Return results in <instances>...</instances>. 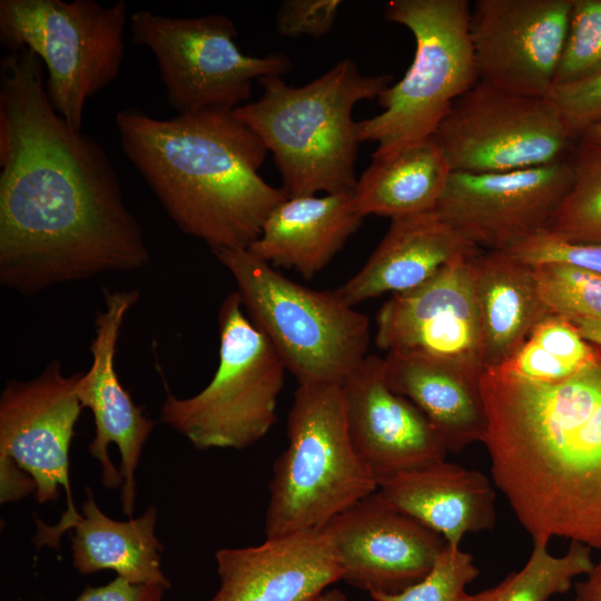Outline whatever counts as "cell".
Listing matches in <instances>:
<instances>
[{"mask_svg":"<svg viewBox=\"0 0 601 601\" xmlns=\"http://www.w3.org/2000/svg\"><path fill=\"white\" fill-rule=\"evenodd\" d=\"M473 257L455 259L418 287L392 295L375 316L376 346L387 353L440 359L482 376L485 366L470 265Z\"/></svg>","mask_w":601,"mask_h":601,"instance_id":"5bb4252c","label":"cell"},{"mask_svg":"<svg viewBox=\"0 0 601 601\" xmlns=\"http://www.w3.org/2000/svg\"><path fill=\"white\" fill-rule=\"evenodd\" d=\"M573 601H601V556L585 579L575 583Z\"/></svg>","mask_w":601,"mask_h":601,"instance_id":"8d00e7d4","label":"cell"},{"mask_svg":"<svg viewBox=\"0 0 601 601\" xmlns=\"http://www.w3.org/2000/svg\"><path fill=\"white\" fill-rule=\"evenodd\" d=\"M479 573L471 553L446 545L418 582L395 594L372 592L370 595L374 601H469L471 594L465 588Z\"/></svg>","mask_w":601,"mask_h":601,"instance_id":"4dcf8cb0","label":"cell"},{"mask_svg":"<svg viewBox=\"0 0 601 601\" xmlns=\"http://www.w3.org/2000/svg\"><path fill=\"white\" fill-rule=\"evenodd\" d=\"M243 307L298 385L341 384L367 356L370 321L335 290L287 278L243 248L211 249Z\"/></svg>","mask_w":601,"mask_h":601,"instance_id":"8992f818","label":"cell"},{"mask_svg":"<svg viewBox=\"0 0 601 601\" xmlns=\"http://www.w3.org/2000/svg\"><path fill=\"white\" fill-rule=\"evenodd\" d=\"M530 265L564 263L601 274V244L570 243L543 231L508 252Z\"/></svg>","mask_w":601,"mask_h":601,"instance_id":"d6a6232c","label":"cell"},{"mask_svg":"<svg viewBox=\"0 0 601 601\" xmlns=\"http://www.w3.org/2000/svg\"><path fill=\"white\" fill-rule=\"evenodd\" d=\"M600 71L601 0H572L566 39L553 86L574 82Z\"/></svg>","mask_w":601,"mask_h":601,"instance_id":"f546056e","label":"cell"},{"mask_svg":"<svg viewBox=\"0 0 601 601\" xmlns=\"http://www.w3.org/2000/svg\"><path fill=\"white\" fill-rule=\"evenodd\" d=\"M115 122L124 152L170 219L210 249H247L288 198L259 176L268 150L233 111L157 119L128 108Z\"/></svg>","mask_w":601,"mask_h":601,"instance_id":"3957f363","label":"cell"},{"mask_svg":"<svg viewBox=\"0 0 601 601\" xmlns=\"http://www.w3.org/2000/svg\"><path fill=\"white\" fill-rule=\"evenodd\" d=\"M162 585L132 584L119 577L104 585H87L72 601H161Z\"/></svg>","mask_w":601,"mask_h":601,"instance_id":"e575fe53","label":"cell"},{"mask_svg":"<svg viewBox=\"0 0 601 601\" xmlns=\"http://www.w3.org/2000/svg\"><path fill=\"white\" fill-rule=\"evenodd\" d=\"M219 588L209 601H314L342 580L322 530L266 538L255 546L216 552Z\"/></svg>","mask_w":601,"mask_h":601,"instance_id":"d6986e66","label":"cell"},{"mask_svg":"<svg viewBox=\"0 0 601 601\" xmlns=\"http://www.w3.org/2000/svg\"><path fill=\"white\" fill-rule=\"evenodd\" d=\"M341 391L353 447L377 481L446 459L449 452L423 412L386 384L383 358L367 355Z\"/></svg>","mask_w":601,"mask_h":601,"instance_id":"ac0fdd59","label":"cell"},{"mask_svg":"<svg viewBox=\"0 0 601 601\" xmlns=\"http://www.w3.org/2000/svg\"><path fill=\"white\" fill-rule=\"evenodd\" d=\"M480 387L493 483L521 526L601 551V347L559 383L487 368Z\"/></svg>","mask_w":601,"mask_h":601,"instance_id":"7a4b0ae2","label":"cell"},{"mask_svg":"<svg viewBox=\"0 0 601 601\" xmlns=\"http://www.w3.org/2000/svg\"><path fill=\"white\" fill-rule=\"evenodd\" d=\"M342 1L285 0L276 13V30L290 38H321L333 29Z\"/></svg>","mask_w":601,"mask_h":601,"instance_id":"836d02e7","label":"cell"},{"mask_svg":"<svg viewBox=\"0 0 601 601\" xmlns=\"http://www.w3.org/2000/svg\"><path fill=\"white\" fill-rule=\"evenodd\" d=\"M383 373L393 392L423 412L447 452L483 442L487 416L481 376L440 359L394 352L383 358Z\"/></svg>","mask_w":601,"mask_h":601,"instance_id":"603a6c76","label":"cell"},{"mask_svg":"<svg viewBox=\"0 0 601 601\" xmlns=\"http://www.w3.org/2000/svg\"><path fill=\"white\" fill-rule=\"evenodd\" d=\"M262 95L235 110L273 154L288 198L353 193L359 141L354 106L378 98L390 73L367 76L345 58L313 81L295 87L282 76L258 79Z\"/></svg>","mask_w":601,"mask_h":601,"instance_id":"277c9868","label":"cell"},{"mask_svg":"<svg viewBox=\"0 0 601 601\" xmlns=\"http://www.w3.org/2000/svg\"><path fill=\"white\" fill-rule=\"evenodd\" d=\"M139 300V292L105 289V308L95 317L90 344L91 365L80 373L76 392L82 407L90 410L95 437L89 453L101 467L106 489L121 486L122 511L131 516L136 500L135 472L154 422L125 390L115 368L116 346L128 311Z\"/></svg>","mask_w":601,"mask_h":601,"instance_id":"2e32d148","label":"cell"},{"mask_svg":"<svg viewBox=\"0 0 601 601\" xmlns=\"http://www.w3.org/2000/svg\"><path fill=\"white\" fill-rule=\"evenodd\" d=\"M467 0H391L387 21L415 39L411 66L378 98L383 111L357 122L359 141L385 155L433 137L457 98L477 81Z\"/></svg>","mask_w":601,"mask_h":601,"instance_id":"52a82bcc","label":"cell"},{"mask_svg":"<svg viewBox=\"0 0 601 601\" xmlns=\"http://www.w3.org/2000/svg\"><path fill=\"white\" fill-rule=\"evenodd\" d=\"M532 266L539 296L551 314L601 321V274L564 263Z\"/></svg>","mask_w":601,"mask_h":601,"instance_id":"f1b7e54d","label":"cell"},{"mask_svg":"<svg viewBox=\"0 0 601 601\" xmlns=\"http://www.w3.org/2000/svg\"><path fill=\"white\" fill-rule=\"evenodd\" d=\"M287 439L268 486L266 538L322 530L377 490L376 477L351 442L341 384L298 385Z\"/></svg>","mask_w":601,"mask_h":601,"instance_id":"5b68a950","label":"cell"},{"mask_svg":"<svg viewBox=\"0 0 601 601\" xmlns=\"http://www.w3.org/2000/svg\"><path fill=\"white\" fill-rule=\"evenodd\" d=\"M570 321L583 338L601 347V321L585 318H573Z\"/></svg>","mask_w":601,"mask_h":601,"instance_id":"74e56055","label":"cell"},{"mask_svg":"<svg viewBox=\"0 0 601 601\" xmlns=\"http://www.w3.org/2000/svg\"><path fill=\"white\" fill-rule=\"evenodd\" d=\"M471 273L480 314L485 370L509 361L549 314L533 266L508 252H479Z\"/></svg>","mask_w":601,"mask_h":601,"instance_id":"cb8c5ba5","label":"cell"},{"mask_svg":"<svg viewBox=\"0 0 601 601\" xmlns=\"http://www.w3.org/2000/svg\"><path fill=\"white\" fill-rule=\"evenodd\" d=\"M129 23L132 42L152 52L177 115L233 111L249 102L255 79L284 76L293 68L282 52L244 55L237 28L224 14L170 18L139 10Z\"/></svg>","mask_w":601,"mask_h":601,"instance_id":"30bf717a","label":"cell"},{"mask_svg":"<svg viewBox=\"0 0 601 601\" xmlns=\"http://www.w3.org/2000/svg\"><path fill=\"white\" fill-rule=\"evenodd\" d=\"M452 170L433 137L385 155L357 178L353 204L364 218L391 219L433 211Z\"/></svg>","mask_w":601,"mask_h":601,"instance_id":"484cf974","label":"cell"},{"mask_svg":"<svg viewBox=\"0 0 601 601\" xmlns=\"http://www.w3.org/2000/svg\"><path fill=\"white\" fill-rule=\"evenodd\" d=\"M353 193L286 198L268 215L247 248L272 266L293 268L304 278L323 270L363 221Z\"/></svg>","mask_w":601,"mask_h":601,"instance_id":"7402d4cb","label":"cell"},{"mask_svg":"<svg viewBox=\"0 0 601 601\" xmlns=\"http://www.w3.org/2000/svg\"><path fill=\"white\" fill-rule=\"evenodd\" d=\"M127 18L124 0H1L0 42L41 59L53 109L81 130L87 100L119 75Z\"/></svg>","mask_w":601,"mask_h":601,"instance_id":"9c48e42d","label":"cell"},{"mask_svg":"<svg viewBox=\"0 0 601 601\" xmlns=\"http://www.w3.org/2000/svg\"><path fill=\"white\" fill-rule=\"evenodd\" d=\"M314 601H346V598L338 590H329V591H324Z\"/></svg>","mask_w":601,"mask_h":601,"instance_id":"f35d334b","label":"cell"},{"mask_svg":"<svg viewBox=\"0 0 601 601\" xmlns=\"http://www.w3.org/2000/svg\"><path fill=\"white\" fill-rule=\"evenodd\" d=\"M43 67L27 48L0 63V284L26 296L150 259L105 149L53 109Z\"/></svg>","mask_w":601,"mask_h":601,"instance_id":"6da1fadb","label":"cell"},{"mask_svg":"<svg viewBox=\"0 0 601 601\" xmlns=\"http://www.w3.org/2000/svg\"><path fill=\"white\" fill-rule=\"evenodd\" d=\"M572 0H476L470 37L479 81L548 97L563 52Z\"/></svg>","mask_w":601,"mask_h":601,"instance_id":"9a60e30c","label":"cell"},{"mask_svg":"<svg viewBox=\"0 0 601 601\" xmlns=\"http://www.w3.org/2000/svg\"><path fill=\"white\" fill-rule=\"evenodd\" d=\"M325 533L342 580L370 593H398L433 568L445 540L388 504L377 490L336 515Z\"/></svg>","mask_w":601,"mask_h":601,"instance_id":"e0dca14e","label":"cell"},{"mask_svg":"<svg viewBox=\"0 0 601 601\" xmlns=\"http://www.w3.org/2000/svg\"><path fill=\"white\" fill-rule=\"evenodd\" d=\"M580 139L601 144V124L587 130Z\"/></svg>","mask_w":601,"mask_h":601,"instance_id":"ab89813d","label":"cell"},{"mask_svg":"<svg viewBox=\"0 0 601 601\" xmlns=\"http://www.w3.org/2000/svg\"><path fill=\"white\" fill-rule=\"evenodd\" d=\"M156 522L154 505L138 518L114 520L99 509L87 487L81 512L69 526L73 568L80 574L111 570L132 584L169 589L170 582L160 565L162 545L155 532Z\"/></svg>","mask_w":601,"mask_h":601,"instance_id":"d4e9b609","label":"cell"},{"mask_svg":"<svg viewBox=\"0 0 601 601\" xmlns=\"http://www.w3.org/2000/svg\"><path fill=\"white\" fill-rule=\"evenodd\" d=\"M377 492L400 512L460 548L467 533L492 530L495 491L485 474L444 461L377 481Z\"/></svg>","mask_w":601,"mask_h":601,"instance_id":"ffe728a7","label":"cell"},{"mask_svg":"<svg viewBox=\"0 0 601 601\" xmlns=\"http://www.w3.org/2000/svg\"><path fill=\"white\" fill-rule=\"evenodd\" d=\"M479 252L434 210L394 218L365 265L335 292L351 306L383 294L404 293L451 262Z\"/></svg>","mask_w":601,"mask_h":601,"instance_id":"44dd1931","label":"cell"},{"mask_svg":"<svg viewBox=\"0 0 601 601\" xmlns=\"http://www.w3.org/2000/svg\"><path fill=\"white\" fill-rule=\"evenodd\" d=\"M452 171L501 173L569 158L578 141L548 97L482 81L455 100L435 134Z\"/></svg>","mask_w":601,"mask_h":601,"instance_id":"8fae6325","label":"cell"},{"mask_svg":"<svg viewBox=\"0 0 601 601\" xmlns=\"http://www.w3.org/2000/svg\"><path fill=\"white\" fill-rule=\"evenodd\" d=\"M0 471L1 503L17 501L36 492L33 479L9 457L0 456Z\"/></svg>","mask_w":601,"mask_h":601,"instance_id":"d590c367","label":"cell"},{"mask_svg":"<svg viewBox=\"0 0 601 601\" xmlns=\"http://www.w3.org/2000/svg\"><path fill=\"white\" fill-rule=\"evenodd\" d=\"M570 161L572 184L546 231L570 243L601 244V144L579 139Z\"/></svg>","mask_w":601,"mask_h":601,"instance_id":"83f0119b","label":"cell"},{"mask_svg":"<svg viewBox=\"0 0 601 601\" xmlns=\"http://www.w3.org/2000/svg\"><path fill=\"white\" fill-rule=\"evenodd\" d=\"M548 98L571 135L579 140L587 130L601 124V71L574 82L553 86Z\"/></svg>","mask_w":601,"mask_h":601,"instance_id":"1f68e13d","label":"cell"},{"mask_svg":"<svg viewBox=\"0 0 601 601\" xmlns=\"http://www.w3.org/2000/svg\"><path fill=\"white\" fill-rule=\"evenodd\" d=\"M218 329L219 363L211 381L187 398L173 395L166 386L160 420L198 450H243L276 423L287 370L246 314L236 290L219 306Z\"/></svg>","mask_w":601,"mask_h":601,"instance_id":"ba28073f","label":"cell"},{"mask_svg":"<svg viewBox=\"0 0 601 601\" xmlns=\"http://www.w3.org/2000/svg\"><path fill=\"white\" fill-rule=\"evenodd\" d=\"M80 373L66 376L61 362L50 361L30 381L9 380L0 397V456L12 460L36 483L39 503L67 494V511L53 526L38 521V546L57 548L78 512L71 499L69 450L83 408L76 392Z\"/></svg>","mask_w":601,"mask_h":601,"instance_id":"7c38bea8","label":"cell"},{"mask_svg":"<svg viewBox=\"0 0 601 601\" xmlns=\"http://www.w3.org/2000/svg\"><path fill=\"white\" fill-rule=\"evenodd\" d=\"M549 542L533 541L525 565L497 585L470 595L469 601H548L570 590L573 580L593 566L592 549L571 542L563 555H553Z\"/></svg>","mask_w":601,"mask_h":601,"instance_id":"4316f807","label":"cell"},{"mask_svg":"<svg viewBox=\"0 0 601 601\" xmlns=\"http://www.w3.org/2000/svg\"><path fill=\"white\" fill-rule=\"evenodd\" d=\"M572 178L570 157L512 171H452L434 211L477 248L510 252L549 229Z\"/></svg>","mask_w":601,"mask_h":601,"instance_id":"4fadbf2b","label":"cell"}]
</instances>
